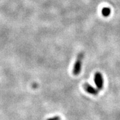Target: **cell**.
I'll return each instance as SVG.
<instances>
[{
  "instance_id": "cell-1",
  "label": "cell",
  "mask_w": 120,
  "mask_h": 120,
  "mask_svg": "<svg viewBox=\"0 0 120 120\" xmlns=\"http://www.w3.org/2000/svg\"><path fill=\"white\" fill-rule=\"evenodd\" d=\"M84 58V53L81 52L79 54L77 57L76 61L73 68L72 73L74 75H79L82 70V65Z\"/></svg>"
},
{
  "instance_id": "cell-2",
  "label": "cell",
  "mask_w": 120,
  "mask_h": 120,
  "mask_svg": "<svg viewBox=\"0 0 120 120\" xmlns=\"http://www.w3.org/2000/svg\"><path fill=\"white\" fill-rule=\"evenodd\" d=\"M94 83L99 90H102L104 88V78L101 73L99 72H96L94 75Z\"/></svg>"
},
{
  "instance_id": "cell-3",
  "label": "cell",
  "mask_w": 120,
  "mask_h": 120,
  "mask_svg": "<svg viewBox=\"0 0 120 120\" xmlns=\"http://www.w3.org/2000/svg\"><path fill=\"white\" fill-rule=\"evenodd\" d=\"M83 88L84 90H85V91L88 93L90 94L97 96L98 93H99V90L98 89H96L93 86H92L91 85L88 83H85L84 84Z\"/></svg>"
},
{
  "instance_id": "cell-4",
  "label": "cell",
  "mask_w": 120,
  "mask_h": 120,
  "mask_svg": "<svg viewBox=\"0 0 120 120\" xmlns=\"http://www.w3.org/2000/svg\"><path fill=\"white\" fill-rule=\"evenodd\" d=\"M111 14V10L109 8H104L102 9V14L105 17H109Z\"/></svg>"
},
{
  "instance_id": "cell-5",
  "label": "cell",
  "mask_w": 120,
  "mask_h": 120,
  "mask_svg": "<svg viewBox=\"0 0 120 120\" xmlns=\"http://www.w3.org/2000/svg\"><path fill=\"white\" fill-rule=\"evenodd\" d=\"M61 120V118L58 116H55L51 117V118H49L47 120Z\"/></svg>"
}]
</instances>
